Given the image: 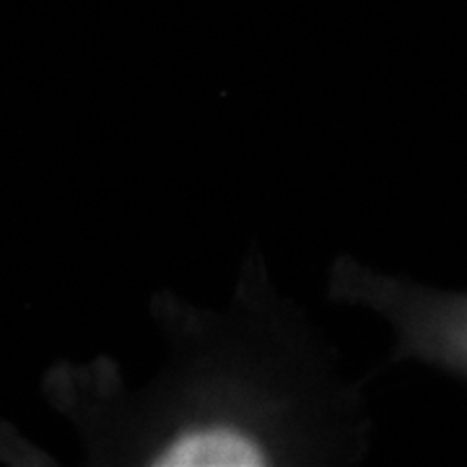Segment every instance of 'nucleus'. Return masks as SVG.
<instances>
[{"instance_id": "nucleus-1", "label": "nucleus", "mask_w": 467, "mask_h": 467, "mask_svg": "<svg viewBox=\"0 0 467 467\" xmlns=\"http://www.w3.org/2000/svg\"><path fill=\"white\" fill-rule=\"evenodd\" d=\"M180 327L167 377L122 408V462L146 467L296 465L327 454L335 405L325 374L247 315Z\"/></svg>"}]
</instances>
